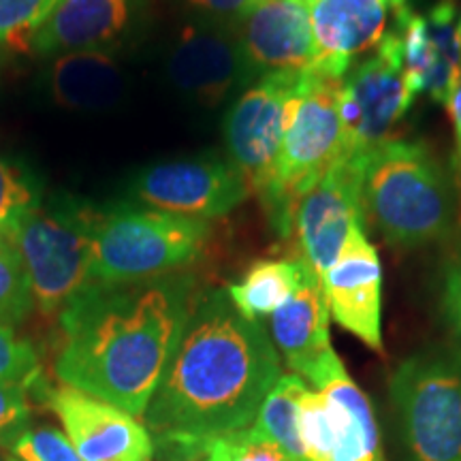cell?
<instances>
[{
    "mask_svg": "<svg viewBox=\"0 0 461 461\" xmlns=\"http://www.w3.org/2000/svg\"><path fill=\"white\" fill-rule=\"evenodd\" d=\"M282 376L280 355L261 321L235 308L227 291L194 295L165 378L143 425L158 461H201L205 440L255 425Z\"/></svg>",
    "mask_w": 461,
    "mask_h": 461,
    "instance_id": "1",
    "label": "cell"
},
{
    "mask_svg": "<svg viewBox=\"0 0 461 461\" xmlns=\"http://www.w3.org/2000/svg\"><path fill=\"white\" fill-rule=\"evenodd\" d=\"M193 302V276L180 272L120 285L92 282L58 314V380L143 419Z\"/></svg>",
    "mask_w": 461,
    "mask_h": 461,
    "instance_id": "2",
    "label": "cell"
},
{
    "mask_svg": "<svg viewBox=\"0 0 461 461\" xmlns=\"http://www.w3.org/2000/svg\"><path fill=\"white\" fill-rule=\"evenodd\" d=\"M361 201L363 214L393 246H423L451 233V184L420 141L389 137L363 154Z\"/></svg>",
    "mask_w": 461,
    "mask_h": 461,
    "instance_id": "3",
    "label": "cell"
},
{
    "mask_svg": "<svg viewBox=\"0 0 461 461\" xmlns=\"http://www.w3.org/2000/svg\"><path fill=\"white\" fill-rule=\"evenodd\" d=\"M339 86L342 79L303 71L288 103L285 140L274 182L258 197L269 224L280 238H288L295 230V214L303 194L331 167L346 160Z\"/></svg>",
    "mask_w": 461,
    "mask_h": 461,
    "instance_id": "4",
    "label": "cell"
},
{
    "mask_svg": "<svg viewBox=\"0 0 461 461\" xmlns=\"http://www.w3.org/2000/svg\"><path fill=\"white\" fill-rule=\"evenodd\" d=\"M212 227L131 203L96 207L92 233V282L120 285L160 276L197 261Z\"/></svg>",
    "mask_w": 461,
    "mask_h": 461,
    "instance_id": "5",
    "label": "cell"
},
{
    "mask_svg": "<svg viewBox=\"0 0 461 461\" xmlns=\"http://www.w3.org/2000/svg\"><path fill=\"white\" fill-rule=\"evenodd\" d=\"M96 207L71 194H56L3 230L20 255L31 282L32 302L45 316L92 285V233Z\"/></svg>",
    "mask_w": 461,
    "mask_h": 461,
    "instance_id": "6",
    "label": "cell"
},
{
    "mask_svg": "<svg viewBox=\"0 0 461 461\" xmlns=\"http://www.w3.org/2000/svg\"><path fill=\"white\" fill-rule=\"evenodd\" d=\"M389 391L412 461H461V350L440 346L408 357Z\"/></svg>",
    "mask_w": 461,
    "mask_h": 461,
    "instance_id": "7",
    "label": "cell"
},
{
    "mask_svg": "<svg viewBox=\"0 0 461 461\" xmlns=\"http://www.w3.org/2000/svg\"><path fill=\"white\" fill-rule=\"evenodd\" d=\"M299 400L308 461H383L372 406L336 355Z\"/></svg>",
    "mask_w": 461,
    "mask_h": 461,
    "instance_id": "8",
    "label": "cell"
},
{
    "mask_svg": "<svg viewBox=\"0 0 461 461\" xmlns=\"http://www.w3.org/2000/svg\"><path fill=\"white\" fill-rule=\"evenodd\" d=\"M417 96L402 65L400 34L387 31L376 51L346 71L339 86V115L346 135V158L363 157L389 140Z\"/></svg>",
    "mask_w": 461,
    "mask_h": 461,
    "instance_id": "9",
    "label": "cell"
},
{
    "mask_svg": "<svg viewBox=\"0 0 461 461\" xmlns=\"http://www.w3.org/2000/svg\"><path fill=\"white\" fill-rule=\"evenodd\" d=\"M303 73H267L246 88L224 115L229 160L238 167L250 193L272 186L285 140L288 103Z\"/></svg>",
    "mask_w": 461,
    "mask_h": 461,
    "instance_id": "10",
    "label": "cell"
},
{
    "mask_svg": "<svg viewBox=\"0 0 461 461\" xmlns=\"http://www.w3.org/2000/svg\"><path fill=\"white\" fill-rule=\"evenodd\" d=\"M141 205L197 221L227 216L250 197V186L230 160L197 157L149 165L132 177Z\"/></svg>",
    "mask_w": 461,
    "mask_h": 461,
    "instance_id": "11",
    "label": "cell"
},
{
    "mask_svg": "<svg viewBox=\"0 0 461 461\" xmlns=\"http://www.w3.org/2000/svg\"><path fill=\"white\" fill-rule=\"evenodd\" d=\"M171 84L203 107H216L258 77L235 31L221 22H188L169 54Z\"/></svg>",
    "mask_w": 461,
    "mask_h": 461,
    "instance_id": "12",
    "label": "cell"
},
{
    "mask_svg": "<svg viewBox=\"0 0 461 461\" xmlns=\"http://www.w3.org/2000/svg\"><path fill=\"white\" fill-rule=\"evenodd\" d=\"M41 395L82 461H152L154 438L141 419L82 391L41 384Z\"/></svg>",
    "mask_w": 461,
    "mask_h": 461,
    "instance_id": "13",
    "label": "cell"
},
{
    "mask_svg": "<svg viewBox=\"0 0 461 461\" xmlns=\"http://www.w3.org/2000/svg\"><path fill=\"white\" fill-rule=\"evenodd\" d=\"M361 163L363 157H357L331 167L299 201L293 233L319 278L336 263L350 230L366 222Z\"/></svg>",
    "mask_w": 461,
    "mask_h": 461,
    "instance_id": "14",
    "label": "cell"
},
{
    "mask_svg": "<svg viewBox=\"0 0 461 461\" xmlns=\"http://www.w3.org/2000/svg\"><path fill=\"white\" fill-rule=\"evenodd\" d=\"M457 22L453 0H440L428 14L408 7L395 11L393 31L400 34L402 65L412 95H429L445 107L461 84Z\"/></svg>",
    "mask_w": 461,
    "mask_h": 461,
    "instance_id": "15",
    "label": "cell"
},
{
    "mask_svg": "<svg viewBox=\"0 0 461 461\" xmlns=\"http://www.w3.org/2000/svg\"><path fill=\"white\" fill-rule=\"evenodd\" d=\"M321 285L331 321L372 350H383V267L363 224L350 230Z\"/></svg>",
    "mask_w": 461,
    "mask_h": 461,
    "instance_id": "16",
    "label": "cell"
},
{
    "mask_svg": "<svg viewBox=\"0 0 461 461\" xmlns=\"http://www.w3.org/2000/svg\"><path fill=\"white\" fill-rule=\"evenodd\" d=\"M312 26L316 60L310 71L342 79L357 56L376 50L397 0H303Z\"/></svg>",
    "mask_w": 461,
    "mask_h": 461,
    "instance_id": "17",
    "label": "cell"
},
{
    "mask_svg": "<svg viewBox=\"0 0 461 461\" xmlns=\"http://www.w3.org/2000/svg\"><path fill=\"white\" fill-rule=\"evenodd\" d=\"M235 26L241 50L258 77L312 68L316 45L303 0H257Z\"/></svg>",
    "mask_w": 461,
    "mask_h": 461,
    "instance_id": "18",
    "label": "cell"
},
{
    "mask_svg": "<svg viewBox=\"0 0 461 461\" xmlns=\"http://www.w3.org/2000/svg\"><path fill=\"white\" fill-rule=\"evenodd\" d=\"M330 305L312 265L302 285L282 308L272 314V338L288 367L305 383L314 384L319 374L336 357L330 336Z\"/></svg>",
    "mask_w": 461,
    "mask_h": 461,
    "instance_id": "19",
    "label": "cell"
},
{
    "mask_svg": "<svg viewBox=\"0 0 461 461\" xmlns=\"http://www.w3.org/2000/svg\"><path fill=\"white\" fill-rule=\"evenodd\" d=\"M137 0H60L32 34L28 51L60 56L68 51L109 50L129 31Z\"/></svg>",
    "mask_w": 461,
    "mask_h": 461,
    "instance_id": "20",
    "label": "cell"
},
{
    "mask_svg": "<svg viewBox=\"0 0 461 461\" xmlns=\"http://www.w3.org/2000/svg\"><path fill=\"white\" fill-rule=\"evenodd\" d=\"M50 99L68 112H105L124 96V73L109 50L68 51L45 68Z\"/></svg>",
    "mask_w": 461,
    "mask_h": 461,
    "instance_id": "21",
    "label": "cell"
},
{
    "mask_svg": "<svg viewBox=\"0 0 461 461\" xmlns=\"http://www.w3.org/2000/svg\"><path fill=\"white\" fill-rule=\"evenodd\" d=\"M308 267L310 263L303 257L293 261H257L244 278L227 288L229 299L246 319L261 321L265 316H272L295 295Z\"/></svg>",
    "mask_w": 461,
    "mask_h": 461,
    "instance_id": "22",
    "label": "cell"
},
{
    "mask_svg": "<svg viewBox=\"0 0 461 461\" xmlns=\"http://www.w3.org/2000/svg\"><path fill=\"white\" fill-rule=\"evenodd\" d=\"M305 389H308V383L297 374H282L274 389L265 397L255 425H252L280 448H285L293 461H308L302 436H299V400Z\"/></svg>",
    "mask_w": 461,
    "mask_h": 461,
    "instance_id": "23",
    "label": "cell"
},
{
    "mask_svg": "<svg viewBox=\"0 0 461 461\" xmlns=\"http://www.w3.org/2000/svg\"><path fill=\"white\" fill-rule=\"evenodd\" d=\"M43 186L26 165L0 154V233L43 203Z\"/></svg>",
    "mask_w": 461,
    "mask_h": 461,
    "instance_id": "24",
    "label": "cell"
},
{
    "mask_svg": "<svg viewBox=\"0 0 461 461\" xmlns=\"http://www.w3.org/2000/svg\"><path fill=\"white\" fill-rule=\"evenodd\" d=\"M32 291L20 255L9 241L0 244V325L14 327L32 310Z\"/></svg>",
    "mask_w": 461,
    "mask_h": 461,
    "instance_id": "25",
    "label": "cell"
},
{
    "mask_svg": "<svg viewBox=\"0 0 461 461\" xmlns=\"http://www.w3.org/2000/svg\"><path fill=\"white\" fill-rule=\"evenodd\" d=\"M201 461H293L285 448L255 428L229 431L205 440Z\"/></svg>",
    "mask_w": 461,
    "mask_h": 461,
    "instance_id": "26",
    "label": "cell"
},
{
    "mask_svg": "<svg viewBox=\"0 0 461 461\" xmlns=\"http://www.w3.org/2000/svg\"><path fill=\"white\" fill-rule=\"evenodd\" d=\"M58 3L60 0H0V45L28 51L32 34Z\"/></svg>",
    "mask_w": 461,
    "mask_h": 461,
    "instance_id": "27",
    "label": "cell"
},
{
    "mask_svg": "<svg viewBox=\"0 0 461 461\" xmlns=\"http://www.w3.org/2000/svg\"><path fill=\"white\" fill-rule=\"evenodd\" d=\"M41 380V366L34 348L15 336L14 327L0 325V383L32 389Z\"/></svg>",
    "mask_w": 461,
    "mask_h": 461,
    "instance_id": "28",
    "label": "cell"
},
{
    "mask_svg": "<svg viewBox=\"0 0 461 461\" xmlns=\"http://www.w3.org/2000/svg\"><path fill=\"white\" fill-rule=\"evenodd\" d=\"M9 451L20 461H82L65 431L54 428L26 429Z\"/></svg>",
    "mask_w": 461,
    "mask_h": 461,
    "instance_id": "29",
    "label": "cell"
},
{
    "mask_svg": "<svg viewBox=\"0 0 461 461\" xmlns=\"http://www.w3.org/2000/svg\"><path fill=\"white\" fill-rule=\"evenodd\" d=\"M26 387L0 383V447H14L31 423V406L26 400Z\"/></svg>",
    "mask_w": 461,
    "mask_h": 461,
    "instance_id": "30",
    "label": "cell"
},
{
    "mask_svg": "<svg viewBox=\"0 0 461 461\" xmlns=\"http://www.w3.org/2000/svg\"><path fill=\"white\" fill-rule=\"evenodd\" d=\"M194 7L205 11L212 20L238 24L257 0H190Z\"/></svg>",
    "mask_w": 461,
    "mask_h": 461,
    "instance_id": "31",
    "label": "cell"
},
{
    "mask_svg": "<svg viewBox=\"0 0 461 461\" xmlns=\"http://www.w3.org/2000/svg\"><path fill=\"white\" fill-rule=\"evenodd\" d=\"M442 305L445 314L455 333L461 338V257L457 263L448 269L445 278V293H442Z\"/></svg>",
    "mask_w": 461,
    "mask_h": 461,
    "instance_id": "32",
    "label": "cell"
},
{
    "mask_svg": "<svg viewBox=\"0 0 461 461\" xmlns=\"http://www.w3.org/2000/svg\"><path fill=\"white\" fill-rule=\"evenodd\" d=\"M448 113H451L453 135H455V165H457V176L461 184V84L453 92L451 101H448Z\"/></svg>",
    "mask_w": 461,
    "mask_h": 461,
    "instance_id": "33",
    "label": "cell"
},
{
    "mask_svg": "<svg viewBox=\"0 0 461 461\" xmlns=\"http://www.w3.org/2000/svg\"><path fill=\"white\" fill-rule=\"evenodd\" d=\"M457 34H459V43H461V14H459V22H457Z\"/></svg>",
    "mask_w": 461,
    "mask_h": 461,
    "instance_id": "34",
    "label": "cell"
},
{
    "mask_svg": "<svg viewBox=\"0 0 461 461\" xmlns=\"http://www.w3.org/2000/svg\"><path fill=\"white\" fill-rule=\"evenodd\" d=\"M3 241H5V238H3V233H0V244H3Z\"/></svg>",
    "mask_w": 461,
    "mask_h": 461,
    "instance_id": "35",
    "label": "cell"
},
{
    "mask_svg": "<svg viewBox=\"0 0 461 461\" xmlns=\"http://www.w3.org/2000/svg\"><path fill=\"white\" fill-rule=\"evenodd\" d=\"M397 3H402V5H406V0H397Z\"/></svg>",
    "mask_w": 461,
    "mask_h": 461,
    "instance_id": "36",
    "label": "cell"
},
{
    "mask_svg": "<svg viewBox=\"0 0 461 461\" xmlns=\"http://www.w3.org/2000/svg\"><path fill=\"white\" fill-rule=\"evenodd\" d=\"M9 461H20V459H15V457H11V459H9Z\"/></svg>",
    "mask_w": 461,
    "mask_h": 461,
    "instance_id": "37",
    "label": "cell"
},
{
    "mask_svg": "<svg viewBox=\"0 0 461 461\" xmlns=\"http://www.w3.org/2000/svg\"><path fill=\"white\" fill-rule=\"evenodd\" d=\"M0 461H5V459H3V453H0Z\"/></svg>",
    "mask_w": 461,
    "mask_h": 461,
    "instance_id": "38",
    "label": "cell"
}]
</instances>
